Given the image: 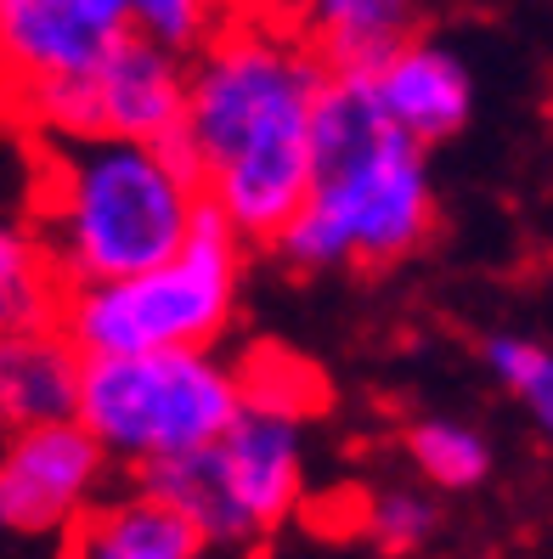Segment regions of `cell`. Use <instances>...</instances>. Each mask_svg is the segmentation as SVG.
<instances>
[{
  "label": "cell",
  "instance_id": "6da1fadb",
  "mask_svg": "<svg viewBox=\"0 0 553 559\" xmlns=\"http://www.w3.org/2000/svg\"><path fill=\"white\" fill-rule=\"evenodd\" d=\"M328 62L294 28L220 23L187 62V108L158 136L243 243H272L311 187V114Z\"/></svg>",
  "mask_w": 553,
  "mask_h": 559
},
{
  "label": "cell",
  "instance_id": "7a4b0ae2",
  "mask_svg": "<svg viewBox=\"0 0 553 559\" xmlns=\"http://www.w3.org/2000/svg\"><path fill=\"white\" fill-rule=\"evenodd\" d=\"M435 233L430 158L389 124L368 74L328 69L311 114V187L305 204L272 238V254L294 272L396 266Z\"/></svg>",
  "mask_w": 553,
  "mask_h": 559
},
{
  "label": "cell",
  "instance_id": "3957f363",
  "mask_svg": "<svg viewBox=\"0 0 553 559\" xmlns=\"http://www.w3.org/2000/svg\"><path fill=\"white\" fill-rule=\"evenodd\" d=\"M204 187L158 142L124 136H57L40 192V254L57 288L113 283L170 260Z\"/></svg>",
  "mask_w": 553,
  "mask_h": 559
},
{
  "label": "cell",
  "instance_id": "277c9868",
  "mask_svg": "<svg viewBox=\"0 0 553 559\" xmlns=\"http://www.w3.org/2000/svg\"><path fill=\"white\" fill-rule=\"evenodd\" d=\"M243 272V238L209 199L192 215L187 243L147 272L113 283H85L57 294V328L69 345L91 356H147L215 345L232 328Z\"/></svg>",
  "mask_w": 553,
  "mask_h": 559
},
{
  "label": "cell",
  "instance_id": "5b68a950",
  "mask_svg": "<svg viewBox=\"0 0 553 559\" xmlns=\"http://www.w3.org/2000/svg\"><path fill=\"white\" fill-rule=\"evenodd\" d=\"M136 480L199 532L209 559L254 554L305 503V424L300 413L243 402L209 447L153 464Z\"/></svg>",
  "mask_w": 553,
  "mask_h": 559
},
{
  "label": "cell",
  "instance_id": "8992f818",
  "mask_svg": "<svg viewBox=\"0 0 553 559\" xmlns=\"http://www.w3.org/2000/svg\"><path fill=\"white\" fill-rule=\"evenodd\" d=\"M243 407L238 361L215 345L147 350V356H91L80 373L74 418L108 452V464L153 469L209 447Z\"/></svg>",
  "mask_w": 553,
  "mask_h": 559
},
{
  "label": "cell",
  "instance_id": "52a82bcc",
  "mask_svg": "<svg viewBox=\"0 0 553 559\" xmlns=\"http://www.w3.org/2000/svg\"><path fill=\"white\" fill-rule=\"evenodd\" d=\"M35 114L51 136H124L158 142L187 108V57L124 35L91 74L35 85Z\"/></svg>",
  "mask_w": 553,
  "mask_h": 559
},
{
  "label": "cell",
  "instance_id": "ba28073f",
  "mask_svg": "<svg viewBox=\"0 0 553 559\" xmlns=\"http://www.w3.org/2000/svg\"><path fill=\"white\" fill-rule=\"evenodd\" d=\"M108 452L85 436L80 418L17 430L0 447V532L62 537L108 491Z\"/></svg>",
  "mask_w": 553,
  "mask_h": 559
},
{
  "label": "cell",
  "instance_id": "9c48e42d",
  "mask_svg": "<svg viewBox=\"0 0 553 559\" xmlns=\"http://www.w3.org/2000/svg\"><path fill=\"white\" fill-rule=\"evenodd\" d=\"M124 40L108 0H0V62L35 91L80 80Z\"/></svg>",
  "mask_w": 553,
  "mask_h": 559
},
{
  "label": "cell",
  "instance_id": "30bf717a",
  "mask_svg": "<svg viewBox=\"0 0 553 559\" xmlns=\"http://www.w3.org/2000/svg\"><path fill=\"white\" fill-rule=\"evenodd\" d=\"M368 91L378 114L424 153L435 142H452L474 114V80L464 57L446 40H424V35H407L378 69H368Z\"/></svg>",
  "mask_w": 553,
  "mask_h": 559
},
{
  "label": "cell",
  "instance_id": "8fae6325",
  "mask_svg": "<svg viewBox=\"0 0 553 559\" xmlns=\"http://www.w3.org/2000/svg\"><path fill=\"white\" fill-rule=\"evenodd\" d=\"M85 356L57 322L0 328V436L74 418Z\"/></svg>",
  "mask_w": 553,
  "mask_h": 559
},
{
  "label": "cell",
  "instance_id": "7c38bea8",
  "mask_svg": "<svg viewBox=\"0 0 553 559\" xmlns=\"http://www.w3.org/2000/svg\"><path fill=\"white\" fill-rule=\"evenodd\" d=\"M204 554L199 532L142 480L130 491H103L69 532H62V559H192Z\"/></svg>",
  "mask_w": 553,
  "mask_h": 559
},
{
  "label": "cell",
  "instance_id": "4fadbf2b",
  "mask_svg": "<svg viewBox=\"0 0 553 559\" xmlns=\"http://www.w3.org/2000/svg\"><path fill=\"white\" fill-rule=\"evenodd\" d=\"M418 35V0H300V40L339 74H368Z\"/></svg>",
  "mask_w": 553,
  "mask_h": 559
},
{
  "label": "cell",
  "instance_id": "5bb4252c",
  "mask_svg": "<svg viewBox=\"0 0 553 559\" xmlns=\"http://www.w3.org/2000/svg\"><path fill=\"white\" fill-rule=\"evenodd\" d=\"M407 457L435 491H474L492 475V441L464 418H418L407 430Z\"/></svg>",
  "mask_w": 553,
  "mask_h": 559
},
{
  "label": "cell",
  "instance_id": "9a60e30c",
  "mask_svg": "<svg viewBox=\"0 0 553 559\" xmlns=\"http://www.w3.org/2000/svg\"><path fill=\"white\" fill-rule=\"evenodd\" d=\"M57 277L46 272V254L23 221L0 210V328L57 322Z\"/></svg>",
  "mask_w": 553,
  "mask_h": 559
},
{
  "label": "cell",
  "instance_id": "2e32d148",
  "mask_svg": "<svg viewBox=\"0 0 553 559\" xmlns=\"http://www.w3.org/2000/svg\"><path fill=\"white\" fill-rule=\"evenodd\" d=\"M108 7L119 12L124 35L153 40L176 57H192L226 23V0H108Z\"/></svg>",
  "mask_w": 553,
  "mask_h": 559
},
{
  "label": "cell",
  "instance_id": "e0dca14e",
  "mask_svg": "<svg viewBox=\"0 0 553 559\" xmlns=\"http://www.w3.org/2000/svg\"><path fill=\"white\" fill-rule=\"evenodd\" d=\"M492 379L526 407L542 430H553V350L531 334H492L480 345Z\"/></svg>",
  "mask_w": 553,
  "mask_h": 559
},
{
  "label": "cell",
  "instance_id": "ac0fdd59",
  "mask_svg": "<svg viewBox=\"0 0 553 559\" xmlns=\"http://www.w3.org/2000/svg\"><path fill=\"white\" fill-rule=\"evenodd\" d=\"M368 525V537L384 548V554H418V548H430L441 537V503H435V491L424 486H384L378 498L368 503L362 514Z\"/></svg>",
  "mask_w": 553,
  "mask_h": 559
},
{
  "label": "cell",
  "instance_id": "d6986e66",
  "mask_svg": "<svg viewBox=\"0 0 553 559\" xmlns=\"http://www.w3.org/2000/svg\"><path fill=\"white\" fill-rule=\"evenodd\" d=\"M192 559H209V554H192Z\"/></svg>",
  "mask_w": 553,
  "mask_h": 559
}]
</instances>
